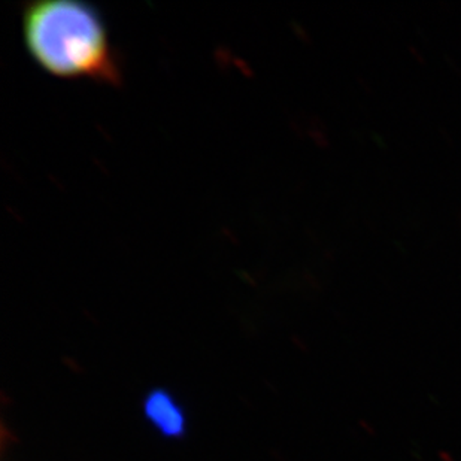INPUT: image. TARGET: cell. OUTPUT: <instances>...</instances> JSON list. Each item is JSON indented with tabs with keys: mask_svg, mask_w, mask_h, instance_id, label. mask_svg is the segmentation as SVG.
Returning a JSON list of instances; mask_svg holds the SVG:
<instances>
[{
	"mask_svg": "<svg viewBox=\"0 0 461 461\" xmlns=\"http://www.w3.org/2000/svg\"><path fill=\"white\" fill-rule=\"evenodd\" d=\"M144 417L166 439H183L187 435V413L172 393L154 388L144 397Z\"/></svg>",
	"mask_w": 461,
	"mask_h": 461,
	"instance_id": "obj_2",
	"label": "cell"
},
{
	"mask_svg": "<svg viewBox=\"0 0 461 461\" xmlns=\"http://www.w3.org/2000/svg\"><path fill=\"white\" fill-rule=\"evenodd\" d=\"M26 47L44 69L118 84L120 56L102 14L84 0H35L23 9Z\"/></svg>",
	"mask_w": 461,
	"mask_h": 461,
	"instance_id": "obj_1",
	"label": "cell"
}]
</instances>
